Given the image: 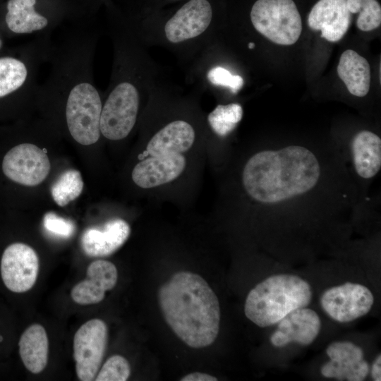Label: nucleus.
I'll return each mask as SVG.
<instances>
[{"mask_svg":"<svg viewBox=\"0 0 381 381\" xmlns=\"http://www.w3.org/2000/svg\"><path fill=\"white\" fill-rule=\"evenodd\" d=\"M239 183L251 209L270 223H325L366 206L337 143H270L247 158Z\"/></svg>","mask_w":381,"mask_h":381,"instance_id":"f257e3e1","label":"nucleus"},{"mask_svg":"<svg viewBox=\"0 0 381 381\" xmlns=\"http://www.w3.org/2000/svg\"><path fill=\"white\" fill-rule=\"evenodd\" d=\"M59 31L49 39L46 57L49 71L40 83L35 99L61 109L69 135L78 143L90 145L100 138L103 104L92 74L95 30L79 24Z\"/></svg>","mask_w":381,"mask_h":381,"instance_id":"f03ea898","label":"nucleus"},{"mask_svg":"<svg viewBox=\"0 0 381 381\" xmlns=\"http://www.w3.org/2000/svg\"><path fill=\"white\" fill-rule=\"evenodd\" d=\"M157 295L167 323L188 346L200 349L215 341L219 330V303L202 277L177 272L160 286Z\"/></svg>","mask_w":381,"mask_h":381,"instance_id":"7ed1b4c3","label":"nucleus"},{"mask_svg":"<svg viewBox=\"0 0 381 381\" xmlns=\"http://www.w3.org/2000/svg\"><path fill=\"white\" fill-rule=\"evenodd\" d=\"M312 289L296 275L270 276L248 293L244 307L246 316L260 327L279 322L290 312L306 307L311 301Z\"/></svg>","mask_w":381,"mask_h":381,"instance_id":"20e7f679","label":"nucleus"},{"mask_svg":"<svg viewBox=\"0 0 381 381\" xmlns=\"http://www.w3.org/2000/svg\"><path fill=\"white\" fill-rule=\"evenodd\" d=\"M250 20L259 33L277 44H294L302 31L301 18L293 0H258Z\"/></svg>","mask_w":381,"mask_h":381,"instance_id":"39448f33","label":"nucleus"},{"mask_svg":"<svg viewBox=\"0 0 381 381\" xmlns=\"http://www.w3.org/2000/svg\"><path fill=\"white\" fill-rule=\"evenodd\" d=\"M102 104L100 132L107 139L119 140L133 130L138 116L140 95L128 78L117 79Z\"/></svg>","mask_w":381,"mask_h":381,"instance_id":"423d86ee","label":"nucleus"},{"mask_svg":"<svg viewBox=\"0 0 381 381\" xmlns=\"http://www.w3.org/2000/svg\"><path fill=\"white\" fill-rule=\"evenodd\" d=\"M364 204L371 200L368 190L381 169V138L370 130L355 133L346 145L339 144Z\"/></svg>","mask_w":381,"mask_h":381,"instance_id":"0eeeda50","label":"nucleus"},{"mask_svg":"<svg viewBox=\"0 0 381 381\" xmlns=\"http://www.w3.org/2000/svg\"><path fill=\"white\" fill-rule=\"evenodd\" d=\"M108 340L106 323L98 318L83 324L73 337V358L78 378L92 381L100 368Z\"/></svg>","mask_w":381,"mask_h":381,"instance_id":"6e6552de","label":"nucleus"},{"mask_svg":"<svg viewBox=\"0 0 381 381\" xmlns=\"http://www.w3.org/2000/svg\"><path fill=\"white\" fill-rule=\"evenodd\" d=\"M374 296L366 286L352 282L331 287L320 298L324 311L334 320L348 322L367 314Z\"/></svg>","mask_w":381,"mask_h":381,"instance_id":"1a4fd4ad","label":"nucleus"},{"mask_svg":"<svg viewBox=\"0 0 381 381\" xmlns=\"http://www.w3.org/2000/svg\"><path fill=\"white\" fill-rule=\"evenodd\" d=\"M50 162L46 152L32 143H21L12 147L2 161L6 177L19 184L35 186L48 176Z\"/></svg>","mask_w":381,"mask_h":381,"instance_id":"9d476101","label":"nucleus"},{"mask_svg":"<svg viewBox=\"0 0 381 381\" xmlns=\"http://www.w3.org/2000/svg\"><path fill=\"white\" fill-rule=\"evenodd\" d=\"M40 262L35 250L23 243H13L4 250L0 272L5 286L13 293H25L35 285Z\"/></svg>","mask_w":381,"mask_h":381,"instance_id":"9b49d317","label":"nucleus"},{"mask_svg":"<svg viewBox=\"0 0 381 381\" xmlns=\"http://www.w3.org/2000/svg\"><path fill=\"white\" fill-rule=\"evenodd\" d=\"M38 0H8L4 22L8 30L32 38L51 36L60 18L40 11Z\"/></svg>","mask_w":381,"mask_h":381,"instance_id":"f8f14e48","label":"nucleus"},{"mask_svg":"<svg viewBox=\"0 0 381 381\" xmlns=\"http://www.w3.org/2000/svg\"><path fill=\"white\" fill-rule=\"evenodd\" d=\"M330 361L321 367V373L339 380L362 381L369 373L361 348L350 341H335L327 349Z\"/></svg>","mask_w":381,"mask_h":381,"instance_id":"ddd939ff","label":"nucleus"},{"mask_svg":"<svg viewBox=\"0 0 381 381\" xmlns=\"http://www.w3.org/2000/svg\"><path fill=\"white\" fill-rule=\"evenodd\" d=\"M212 17V7L208 1L190 0L167 22L166 37L174 43L195 37L208 28Z\"/></svg>","mask_w":381,"mask_h":381,"instance_id":"4468645a","label":"nucleus"},{"mask_svg":"<svg viewBox=\"0 0 381 381\" xmlns=\"http://www.w3.org/2000/svg\"><path fill=\"white\" fill-rule=\"evenodd\" d=\"M277 323V330L270 337V342L275 347H284L293 341L309 345L321 328L318 315L306 307L290 312Z\"/></svg>","mask_w":381,"mask_h":381,"instance_id":"2eb2a0df","label":"nucleus"},{"mask_svg":"<svg viewBox=\"0 0 381 381\" xmlns=\"http://www.w3.org/2000/svg\"><path fill=\"white\" fill-rule=\"evenodd\" d=\"M117 279L114 264L105 260H94L87 268L86 278L71 289V298L80 305L99 303L104 298L106 292L116 286Z\"/></svg>","mask_w":381,"mask_h":381,"instance_id":"dca6fc26","label":"nucleus"},{"mask_svg":"<svg viewBox=\"0 0 381 381\" xmlns=\"http://www.w3.org/2000/svg\"><path fill=\"white\" fill-rule=\"evenodd\" d=\"M130 234V226L125 220L110 219L101 226L86 229L81 236V248L89 257L109 256L124 244Z\"/></svg>","mask_w":381,"mask_h":381,"instance_id":"f3484780","label":"nucleus"},{"mask_svg":"<svg viewBox=\"0 0 381 381\" xmlns=\"http://www.w3.org/2000/svg\"><path fill=\"white\" fill-rule=\"evenodd\" d=\"M350 23L351 13L346 0H320L308 18V26L313 30H320L321 37L332 42L339 41L344 36Z\"/></svg>","mask_w":381,"mask_h":381,"instance_id":"a211bd4d","label":"nucleus"},{"mask_svg":"<svg viewBox=\"0 0 381 381\" xmlns=\"http://www.w3.org/2000/svg\"><path fill=\"white\" fill-rule=\"evenodd\" d=\"M185 167L186 159L182 154L150 156L135 166L132 179L140 188H154L174 181Z\"/></svg>","mask_w":381,"mask_h":381,"instance_id":"6ab92c4d","label":"nucleus"},{"mask_svg":"<svg viewBox=\"0 0 381 381\" xmlns=\"http://www.w3.org/2000/svg\"><path fill=\"white\" fill-rule=\"evenodd\" d=\"M195 138L193 128L188 122L172 121L157 132L147 145L150 156L182 154L193 145Z\"/></svg>","mask_w":381,"mask_h":381,"instance_id":"aec40b11","label":"nucleus"},{"mask_svg":"<svg viewBox=\"0 0 381 381\" xmlns=\"http://www.w3.org/2000/svg\"><path fill=\"white\" fill-rule=\"evenodd\" d=\"M18 346L25 368L33 374L42 372L49 355V340L44 327L40 324L29 326L21 334Z\"/></svg>","mask_w":381,"mask_h":381,"instance_id":"412c9836","label":"nucleus"},{"mask_svg":"<svg viewBox=\"0 0 381 381\" xmlns=\"http://www.w3.org/2000/svg\"><path fill=\"white\" fill-rule=\"evenodd\" d=\"M337 73L349 92L356 97H365L369 92L370 67L367 59L351 49L344 52L337 66Z\"/></svg>","mask_w":381,"mask_h":381,"instance_id":"4be33fe9","label":"nucleus"},{"mask_svg":"<svg viewBox=\"0 0 381 381\" xmlns=\"http://www.w3.org/2000/svg\"><path fill=\"white\" fill-rule=\"evenodd\" d=\"M83 181L81 174L76 169L63 172L51 188V194L55 202L64 207L76 199L82 193Z\"/></svg>","mask_w":381,"mask_h":381,"instance_id":"5701e85b","label":"nucleus"},{"mask_svg":"<svg viewBox=\"0 0 381 381\" xmlns=\"http://www.w3.org/2000/svg\"><path fill=\"white\" fill-rule=\"evenodd\" d=\"M243 108L237 103L219 104L211 111L207 120L212 131L220 137L230 134L241 121Z\"/></svg>","mask_w":381,"mask_h":381,"instance_id":"b1692460","label":"nucleus"},{"mask_svg":"<svg viewBox=\"0 0 381 381\" xmlns=\"http://www.w3.org/2000/svg\"><path fill=\"white\" fill-rule=\"evenodd\" d=\"M351 13H359L356 25L362 31L376 29L381 23V6L376 0H346Z\"/></svg>","mask_w":381,"mask_h":381,"instance_id":"393cba45","label":"nucleus"},{"mask_svg":"<svg viewBox=\"0 0 381 381\" xmlns=\"http://www.w3.org/2000/svg\"><path fill=\"white\" fill-rule=\"evenodd\" d=\"M131 375L128 361L121 355L109 357L99 368L96 381H126Z\"/></svg>","mask_w":381,"mask_h":381,"instance_id":"a878e982","label":"nucleus"},{"mask_svg":"<svg viewBox=\"0 0 381 381\" xmlns=\"http://www.w3.org/2000/svg\"><path fill=\"white\" fill-rule=\"evenodd\" d=\"M44 228L50 234L61 238H69L75 232L74 223L52 212H47L43 217Z\"/></svg>","mask_w":381,"mask_h":381,"instance_id":"bb28decb","label":"nucleus"},{"mask_svg":"<svg viewBox=\"0 0 381 381\" xmlns=\"http://www.w3.org/2000/svg\"><path fill=\"white\" fill-rule=\"evenodd\" d=\"M207 78L212 84L227 87L234 93H236L243 85V79L240 75H232L221 66L212 68L207 73Z\"/></svg>","mask_w":381,"mask_h":381,"instance_id":"cd10ccee","label":"nucleus"},{"mask_svg":"<svg viewBox=\"0 0 381 381\" xmlns=\"http://www.w3.org/2000/svg\"><path fill=\"white\" fill-rule=\"evenodd\" d=\"M181 381H216L217 377L209 374L195 372L186 375L181 379Z\"/></svg>","mask_w":381,"mask_h":381,"instance_id":"c85d7f7f","label":"nucleus"},{"mask_svg":"<svg viewBox=\"0 0 381 381\" xmlns=\"http://www.w3.org/2000/svg\"><path fill=\"white\" fill-rule=\"evenodd\" d=\"M371 375L375 381L381 380V356L379 354L372 366Z\"/></svg>","mask_w":381,"mask_h":381,"instance_id":"c756f323","label":"nucleus"},{"mask_svg":"<svg viewBox=\"0 0 381 381\" xmlns=\"http://www.w3.org/2000/svg\"><path fill=\"white\" fill-rule=\"evenodd\" d=\"M248 47H249L250 49H253V48L255 47V44L253 43V42H250V43L248 44Z\"/></svg>","mask_w":381,"mask_h":381,"instance_id":"7c9ffc66","label":"nucleus"},{"mask_svg":"<svg viewBox=\"0 0 381 381\" xmlns=\"http://www.w3.org/2000/svg\"><path fill=\"white\" fill-rule=\"evenodd\" d=\"M2 46H3V41H2V40L0 38V49L2 48Z\"/></svg>","mask_w":381,"mask_h":381,"instance_id":"2f4dec72","label":"nucleus"},{"mask_svg":"<svg viewBox=\"0 0 381 381\" xmlns=\"http://www.w3.org/2000/svg\"><path fill=\"white\" fill-rule=\"evenodd\" d=\"M3 340V337L0 336V342Z\"/></svg>","mask_w":381,"mask_h":381,"instance_id":"473e14b6","label":"nucleus"}]
</instances>
